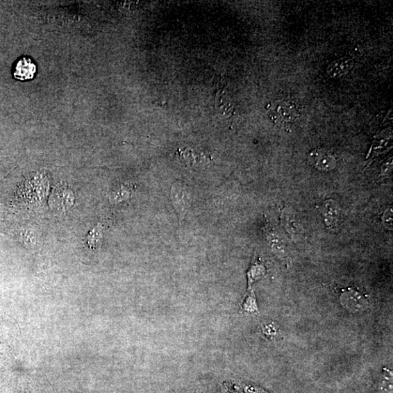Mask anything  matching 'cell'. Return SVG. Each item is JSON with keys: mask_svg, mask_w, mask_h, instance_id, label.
<instances>
[{"mask_svg": "<svg viewBox=\"0 0 393 393\" xmlns=\"http://www.w3.org/2000/svg\"><path fill=\"white\" fill-rule=\"evenodd\" d=\"M301 114L299 105L296 101L285 100L276 102L268 110L269 117L274 123H292Z\"/></svg>", "mask_w": 393, "mask_h": 393, "instance_id": "obj_1", "label": "cell"}, {"mask_svg": "<svg viewBox=\"0 0 393 393\" xmlns=\"http://www.w3.org/2000/svg\"><path fill=\"white\" fill-rule=\"evenodd\" d=\"M171 199L178 219L181 221L184 220L192 205V195L187 186L183 181H178L173 185L171 190Z\"/></svg>", "mask_w": 393, "mask_h": 393, "instance_id": "obj_2", "label": "cell"}, {"mask_svg": "<svg viewBox=\"0 0 393 393\" xmlns=\"http://www.w3.org/2000/svg\"><path fill=\"white\" fill-rule=\"evenodd\" d=\"M309 161L317 169L329 172L336 167L337 160L326 149H315L309 156Z\"/></svg>", "mask_w": 393, "mask_h": 393, "instance_id": "obj_3", "label": "cell"}, {"mask_svg": "<svg viewBox=\"0 0 393 393\" xmlns=\"http://www.w3.org/2000/svg\"><path fill=\"white\" fill-rule=\"evenodd\" d=\"M74 193L67 187H57L51 196L50 203L53 209L59 212H65L74 204Z\"/></svg>", "mask_w": 393, "mask_h": 393, "instance_id": "obj_4", "label": "cell"}, {"mask_svg": "<svg viewBox=\"0 0 393 393\" xmlns=\"http://www.w3.org/2000/svg\"><path fill=\"white\" fill-rule=\"evenodd\" d=\"M37 67L31 58L23 57L17 60L13 68V77L22 81H30L34 78Z\"/></svg>", "mask_w": 393, "mask_h": 393, "instance_id": "obj_5", "label": "cell"}, {"mask_svg": "<svg viewBox=\"0 0 393 393\" xmlns=\"http://www.w3.org/2000/svg\"><path fill=\"white\" fill-rule=\"evenodd\" d=\"M353 66V60L342 58L330 64L327 68V73L331 78H339L349 73Z\"/></svg>", "mask_w": 393, "mask_h": 393, "instance_id": "obj_6", "label": "cell"}, {"mask_svg": "<svg viewBox=\"0 0 393 393\" xmlns=\"http://www.w3.org/2000/svg\"><path fill=\"white\" fill-rule=\"evenodd\" d=\"M341 301L343 307L352 312L362 310L367 304L366 299L361 294L352 291L344 293L342 296Z\"/></svg>", "mask_w": 393, "mask_h": 393, "instance_id": "obj_7", "label": "cell"}, {"mask_svg": "<svg viewBox=\"0 0 393 393\" xmlns=\"http://www.w3.org/2000/svg\"><path fill=\"white\" fill-rule=\"evenodd\" d=\"M321 211L327 226H334L337 225L339 220L340 209L335 201H326L321 207Z\"/></svg>", "mask_w": 393, "mask_h": 393, "instance_id": "obj_8", "label": "cell"}, {"mask_svg": "<svg viewBox=\"0 0 393 393\" xmlns=\"http://www.w3.org/2000/svg\"><path fill=\"white\" fill-rule=\"evenodd\" d=\"M283 221L284 222L285 228L288 232L296 233L298 231L297 223L292 215H289L285 211L283 214Z\"/></svg>", "mask_w": 393, "mask_h": 393, "instance_id": "obj_9", "label": "cell"}, {"mask_svg": "<svg viewBox=\"0 0 393 393\" xmlns=\"http://www.w3.org/2000/svg\"><path fill=\"white\" fill-rule=\"evenodd\" d=\"M265 273L264 267L261 265H254L250 269L249 273V278L250 281V284L253 283V282L256 281L261 277L263 276Z\"/></svg>", "mask_w": 393, "mask_h": 393, "instance_id": "obj_10", "label": "cell"}, {"mask_svg": "<svg viewBox=\"0 0 393 393\" xmlns=\"http://www.w3.org/2000/svg\"><path fill=\"white\" fill-rule=\"evenodd\" d=\"M243 308L244 310L250 312H253L257 310L256 299L253 293L248 296V297L245 299Z\"/></svg>", "mask_w": 393, "mask_h": 393, "instance_id": "obj_11", "label": "cell"}]
</instances>
